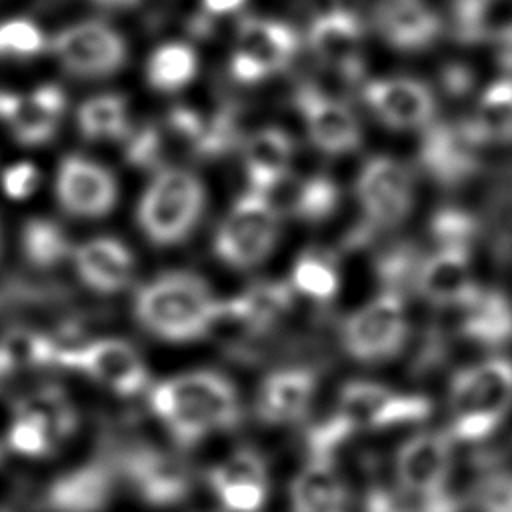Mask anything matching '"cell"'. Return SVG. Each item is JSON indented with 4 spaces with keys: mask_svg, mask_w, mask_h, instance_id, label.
Segmentation results:
<instances>
[{
    "mask_svg": "<svg viewBox=\"0 0 512 512\" xmlns=\"http://www.w3.org/2000/svg\"><path fill=\"white\" fill-rule=\"evenodd\" d=\"M150 408L182 448L232 430L242 418L234 382L214 370H192L150 386Z\"/></svg>",
    "mask_w": 512,
    "mask_h": 512,
    "instance_id": "6da1fadb",
    "label": "cell"
},
{
    "mask_svg": "<svg viewBox=\"0 0 512 512\" xmlns=\"http://www.w3.org/2000/svg\"><path fill=\"white\" fill-rule=\"evenodd\" d=\"M134 318L142 330L164 342H194L210 334L224 316L208 282L188 270H168L134 294Z\"/></svg>",
    "mask_w": 512,
    "mask_h": 512,
    "instance_id": "7a4b0ae2",
    "label": "cell"
},
{
    "mask_svg": "<svg viewBox=\"0 0 512 512\" xmlns=\"http://www.w3.org/2000/svg\"><path fill=\"white\" fill-rule=\"evenodd\" d=\"M512 410V360L490 356L454 372L448 386V434L456 442L490 438Z\"/></svg>",
    "mask_w": 512,
    "mask_h": 512,
    "instance_id": "3957f363",
    "label": "cell"
},
{
    "mask_svg": "<svg viewBox=\"0 0 512 512\" xmlns=\"http://www.w3.org/2000/svg\"><path fill=\"white\" fill-rule=\"evenodd\" d=\"M206 210V188L202 180L180 166H164L154 172L144 188L136 222L148 242L170 248L190 238Z\"/></svg>",
    "mask_w": 512,
    "mask_h": 512,
    "instance_id": "277c9868",
    "label": "cell"
},
{
    "mask_svg": "<svg viewBox=\"0 0 512 512\" xmlns=\"http://www.w3.org/2000/svg\"><path fill=\"white\" fill-rule=\"evenodd\" d=\"M280 210L268 194L246 190L234 200L214 234L216 258L236 270L262 264L276 248Z\"/></svg>",
    "mask_w": 512,
    "mask_h": 512,
    "instance_id": "5b68a950",
    "label": "cell"
},
{
    "mask_svg": "<svg viewBox=\"0 0 512 512\" xmlns=\"http://www.w3.org/2000/svg\"><path fill=\"white\" fill-rule=\"evenodd\" d=\"M344 352L362 364L394 360L408 342L404 296L382 290L378 296L348 314L340 328Z\"/></svg>",
    "mask_w": 512,
    "mask_h": 512,
    "instance_id": "8992f818",
    "label": "cell"
},
{
    "mask_svg": "<svg viewBox=\"0 0 512 512\" xmlns=\"http://www.w3.org/2000/svg\"><path fill=\"white\" fill-rule=\"evenodd\" d=\"M50 54L62 70L80 80L118 74L128 62V44L120 30L104 20H80L50 36Z\"/></svg>",
    "mask_w": 512,
    "mask_h": 512,
    "instance_id": "52a82bcc",
    "label": "cell"
},
{
    "mask_svg": "<svg viewBox=\"0 0 512 512\" xmlns=\"http://www.w3.org/2000/svg\"><path fill=\"white\" fill-rule=\"evenodd\" d=\"M298 52V34L282 20L246 16L236 26L230 76L240 84H258L290 66Z\"/></svg>",
    "mask_w": 512,
    "mask_h": 512,
    "instance_id": "ba28073f",
    "label": "cell"
},
{
    "mask_svg": "<svg viewBox=\"0 0 512 512\" xmlns=\"http://www.w3.org/2000/svg\"><path fill=\"white\" fill-rule=\"evenodd\" d=\"M356 200L364 222L374 228L402 224L416 202V180L412 170L392 156L368 158L356 176Z\"/></svg>",
    "mask_w": 512,
    "mask_h": 512,
    "instance_id": "9c48e42d",
    "label": "cell"
},
{
    "mask_svg": "<svg viewBox=\"0 0 512 512\" xmlns=\"http://www.w3.org/2000/svg\"><path fill=\"white\" fill-rule=\"evenodd\" d=\"M58 364L84 372L102 388L132 398L150 386L142 354L122 338H96L58 354Z\"/></svg>",
    "mask_w": 512,
    "mask_h": 512,
    "instance_id": "30bf717a",
    "label": "cell"
},
{
    "mask_svg": "<svg viewBox=\"0 0 512 512\" xmlns=\"http://www.w3.org/2000/svg\"><path fill=\"white\" fill-rule=\"evenodd\" d=\"M116 468L134 494L148 506H176L192 492V470L184 458L152 444L126 448Z\"/></svg>",
    "mask_w": 512,
    "mask_h": 512,
    "instance_id": "8fae6325",
    "label": "cell"
},
{
    "mask_svg": "<svg viewBox=\"0 0 512 512\" xmlns=\"http://www.w3.org/2000/svg\"><path fill=\"white\" fill-rule=\"evenodd\" d=\"M432 404L420 394H404L372 380H350L340 388L336 412L354 430H384L418 424L430 416Z\"/></svg>",
    "mask_w": 512,
    "mask_h": 512,
    "instance_id": "7c38bea8",
    "label": "cell"
},
{
    "mask_svg": "<svg viewBox=\"0 0 512 512\" xmlns=\"http://www.w3.org/2000/svg\"><path fill=\"white\" fill-rule=\"evenodd\" d=\"M294 106L310 142L324 154L344 156L362 142V128L352 108L316 84L304 82L294 92Z\"/></svg>",
    "mask_w": 512,
    "mask_h": 512,
    "instance_id": "4fadbf2b",
    "label": "cell"
},
{
    "mask_svg": "<svg viewBox=\"0 0 512 512\" xmlns=\"http://www.w3.org/2000/svg\"><path fill=\"white\" fill-rule=\"evenodd\" d=\"M366 108L392 130H424L434 122L436 96L410 76H384L362 84Z\"/></svg>",
    "mask_w": 512,
    "mask_h": 512,
    "instance_id": "5bb4252c",
    "label": "cell"
},
{
    "mask_svg": "<svg viewBox=\"0 0 512 512\" xmlns=\"http://www.w3.org/2000/svg\"><path fill=\"white\" fill-rule=\"evenodd\" d=\"M482 144L470 132L466 120L432 122L424 128L418 160L424 172L442 186H460L470 180L480 166Z\"/></svg>",
    "mask_w": 512,
    "mask_h": 512,
    "instance_id": "9a60e30c",
    "label": "cell"
},
{
    "mask_svg": "<svg viewBox=\"0 0 512 512\" xmlns=\"http://www.w3.org/2000/svg\"><path fill=\"white\" fill-rule=\"evenodd\" d=\"M56 200L74 218H102L116 206L118 184L114 174L92 158L68 154L56 170Z\"/></svg>",
    "mask_w": 512,
    "mask_h": 512,
    "instance_id": "2e32d148",
    "label": "cell"
},
{
    "mask_svg": "<svg viewBox=\"0 0 512 512\" xmlns=\"http://www.w3.org/2000/svg\"><path fill=\"white\" fill-rule=\"evenodd\" d=\"M66 114V92L46 82L26 94L0 90V122L22 146L48 144Z\"/></svg>",
    "mask_w": 512,
    "mask_h": 512,
    "instance_id": "e0dca14e",
    "label": "cell"
},
{
    "mask_svg": "<svg viewBox=\"0 0 512 512\" xmlns=\"http://www.w3.org/2000/svg\"><path fill=\"white\" fill-rule=\"evenodd\" d=\"M308 46L324 68L336 70L348 80H358L362 70L364 28L352 10L334 6L314 14L308 28Z\"/></svg>",
    "mask_w": 512,
    "mask_h": 512,
    "instance_id": "ac0fdd59",
    "label": "cell"
},
{
    "mask_svg": "<svg viewBox=\"0 0 512 512\" xmlns=\"http://www.w3.org/2000/svg\"><path fill=\"white\" fill-rule=\"evenodd\" d=\"M452 436L442 430H422L400 444L394 456V482L414 492L448 490L454 450Z\"/></svg>",
    "mask_w": 512,
    "mask_h": 512,
    "instance_id": "d6986e66",
    "label": "cell"
},
{
    "mask_svg": "<svg viewBox=\"0 0 512 512\" xmlns=\"http://www.w3.org/2000/svg\"><path fill=\"white\" fill-rule=\"evenodd\" d=\"M318 390V376L306 366H288L270 372L256 394V414L272 426L302 420Z\"/></svg>",
    "mask_w": 512,
    "mask_h": 512,
    "instance_id": "ffe728a7",
    "label": "cell"
},
{
    "mask_svg": "<svg viewBox=\"0 0 512 512\" xmlns=\"http://www.w3.org/2000/svg\"><path fill=\"white\" fill-rule=\"evenodd\" d=\"M78 278L98 294H116L130 286L136 260L130 248L112 236H96L72 252Z\"/></svg>",
    "mask_w": 512,
    "mask_h": 512,
    "instance_id": "44dd1931",
    "label": "cell"
},
{
    "mask_svg": "<svg viewBox=\"0 0 512 512\" xmlns=\"http://www.w3.org/2000/svg\"><path fill=\"white\" fill-rule=\"evenodd\" d=\"M374 28L392 48L420 52L438 40L442 22L422 0H384L374 8Z\"/></svg>",
    "mask_w": 512,
    "mask_h": 512,
    "instance_id": "7402d4cb",
    "label": "cell"
},
{
    "mask_svg": "<svg viewBox=\"0 0 512 512\" xmlns=\"http://www.w3.org/2000/svg\"><path fill=\"white\" fill-rule=\"evenodd\" d=\"M414 288L432 306L460 308L478 288L472 278L470 254L436 248L422 258Z\"/></svg>",
    "mask_w": 512,
    "mask_h": 512,
    "instance_id": "603a6c76",
    "label": "cell"
},
{
    "mask_svg": "<svg viewBox=\"0 0 512 512\" xmlns=\"http://www.w3.org/2000/svg\"><path fill=\"white\" fill-rule=\"evenodd\" d=\"M294 140L280 126H264L252 132L242 146V166L248 190L272 194L290 178Z\"/></svg>",
    "mask_w": 512,
    "mask_h": 512,
    "instance_id": "cb8c5ba5",
    "label": "cell"
},
{
    "mask_svg": "<svg viewBox=\"0 0 512 512\" xmlns=\"http://www.w3.org/2000/svg\"><path fill=\"white\" fill-rule=\"evenodd\" d=\"M114 466L94 460L58 476L46 494L54 512H102L114 494Z\"/></svg>",
    "mask_w": 512,
    "mask_h": 512,
    "instance_id": "d4e9b609",
    "label": "cell"
},
{
    "mask_svg": "<svg viewBox=\"0 0 512 512\" xmlns=\"http://www.w3.org/2000/svg\"><path fill=\"white\" fill-rule=\"evenodd\" d=\"M458 310V330L468 342L484 348L512 342V302L502 290L478 286Z\"/></svg>",
    "mask_w": 512,
    "mask_h": 512,
    "instance_id": "484cf974",
    "label": "cell"
},
{
    "mask_svg": "<svg viewBox=\"0 0 512 512\" xmlns=\"http://www.w3.org/2000/svg\"><path fill=\"white\" fill-rule=\"evenodd\" d=\"M290 512H348L350 492L330 460H306L288 488Z\"/></svg>",
    "mask_w": 512,
    "mask_h": 512,
    "instance_id": "4316f807",
    "label": "cell"
},
{
    "mask_svg": "<svg viewBox=\"0 0 512 512\" xmlns=\"http://www.w3.org/2000/svg\"><path fill=\"white\" fill-rule=\"evenodd\" d=\"M294 300V290L286 282L264 280L248 286L232 300H224V316L236 320L252 330L272 326L284 316Z\"/></svg>",
    "mask_w": 512,
    "mask_h": 512,
    "instance_id": "83f0119b",
    "label": "cell"
},
{
    "mask_svg": "<svg viewBox=\"0 0 512 512\" xmlns=\"http://www.w3.org/2000/svg\"><path fill=\"white\" fill-rule=\"evenodd\" d=\"M466 124L482 146L512 142V76L486 86Z\"/></svg>",
    "mask_w": 512,
    "mask_h": 512,
    "instance_id": "f1b7e54d",
    "label": "cell"
},
{
    "mask_svg": "<svg viewBox=\"0 0 512 512\" xmlns=\"http://www.w3.org/2000/svg\"><path fill=\"white\" fill-rule=\"evenodd\" d=\"M76 126L78 132L92 142L124 140L132 130L126 96L102 92L86 98L76 110Z\"/></svg>",
    "mask_w": 512,
    "mask_h": 512,
    "instance_id": "f546056e",
    "label": "cell"
},
{
    "mask_svg": "<svg viewBox=\"0 0 512 512\" xmlns=\"http://www.w3.org/2000/svg\"><path fill=\"white\" fill-rule=\"evenodd\" d=\"M362 512H460V500L448 490L414 492L394 484H372Z\"/></svg>",
    "mask_w": 512,
    "mask_h": 512,
    "instance_id": "4dcf8cb0",
    "label": "cell"
},
{
    "mask_svg": "<svg viewBox=\"0 0 512 512\" xmlns=\"http://www.w3.org/2000/svg\"><path fill=\"white\" fill-rule=\"evenodd\" d=\"M198 72L196 50L186 42H164L146 62V82L158 92H176L188 86Z\"/></svg>",
    "mask_w": 512,
    "mask_h": 512,
    "instance_id": "1f68e13d",
    "label": "cell"
},
{
    "mask_svg": "<svg viewBox=\"0 0 512 512\" xmlns=\"http://www.w3.org/2000/svg\"><path fill=\"white\" fill-rule=\"evenodd\" d=\"M20 250L24 260L38 270H52L70 256V238L64 228L50 218H30L20 230Z\"/></svg>",
    "mask_w": 512,
    "mask_h": 512,
    "instance_id": "d6a6232c",
    "label": "cell"
},
{
    "mask_svg": "<svg viewBox=\"0 0 512 512\" xmlns=\"http://www.w3.org/2000/svg\"><path fill=\"white\" fill-rule=\"evenodd\" d=\"M58 352L60 346L56 340L26 326L10 328L0 338V354L4 356L6 364L14 370V374L18 370H32L48 364H58Z\"/></svg>",
    "mask_w": 512,
    "mask_h": 512,
    "instance_id": "836d02e7",
    "label": "cell"
},
{
    "mask_svg": "<svg viewBox=\"0 0 512 512\" xmlns=\"http://www.w3.org/2000/svg\"><path fill=\"white\" fill-rule=\"evenodd\" d=\"M340 204V188L326 174H312L294 182L286 202L288 212L304 222H322L336 212Z\"/></svg>",
    "mask_w": 512,
    "mask_h": 512,
    "instance_id": "e575fe53",
    "label": "cell"
},
{
    "mask_svg": "<svg viewBox=\"0 0 512 512\" xmlns=\"http://www.w3.org/2000/svg\"><path fill=\"white\" fill-rule=\"evenodd\" d=\"M290 286L294 294L316 302H328L336 296L340 280L336 262L320 250H308L292 266Z\"/></svg>",
    "mask_w": 512,
    "mask_h": 512,
    "instance_id": "d590c367",
    "label": "cell"
},
{
    "mask_svg": "<svg viewBox=\"0 0 512 512\" xmlns=\"http://www.w3.org/2000/svg\"><path fill=\"white\" fill-rule=\"evenodd\" d=\"M6 442L14 452L22 456L40 458L50 454L60 440L42 412L24 404H16V414L8 428Z\"/></svg>",
    "mask_w": 512,
    "mask_h": 512,
    "instance_id": "8d00e7d4",
    "label": "cell"
},
{
    "mask_svg": "<svg viewBox=\"0 0 512 512\" xmlns=\"http://www.w3.org/2000/svg\"><path fill=\"white\" fill-rule=\"evenodd\" d=\"M50 52V36L30 18L16 16L0 22V60H34Z\"/></svg>",
    "mask_w": 512,
    "mask_h": 512,
    "instance_id": "74e56055",
    "label": "cell"
},
{
    "mask_svg": "<svg viewBox=\"0 0 512 512\" xmlns=\"http://www.w3.org/2000/svg\"><path fill=\"white\" fill-rule=\"evenodd\" d=\"M422 258L424 256L414 244L400 242L388 246L376 260V276L382 284V290L404 294L406 288H414Z\"/></svg>",
    "mask_w": 512,
    "mask_h": 512,
    "instance_id": "f35d334b",
    "label": "cell"
},
{
    "mask_svg": "<svg viewBox=\"0 0 512 512\" xmlns=\"http://www.w3.org/2000/svg\"><path fill=\"white\" fill-rule=\"evenodd\" d=\"M478 222L476 218L456 206H446L434 212L430 220V236L436 248L468 252L476 240Z\"/></svg>",
    "mask_w": 512,
    "mask_h": 512,
    "instance_id": "ab89813d",
    "label": "cell"
},
{
    "mask_svg": "<svg viewBox=\"0 0 512 512\" xmlns=\"http://www.w3.org/2000/svg\"><path fill=\"white\" fill-rule=\"evenodd\" d=\"M208 484L212 490L232 484H264L268 486V468L264 458L250 450L242 448L226 456L222 462L210 468Z\"/></svg>",
    "mask_w": 512,
    "mask_h": 512,
    "instance_id": "60d3db41",
    "label": "cell"
},
{
    "mask_svg": "<svg viewBox=\"0 0 512 512\" xmlns=\"http://www.w3.org/2000/svg\"><path fill=\"white\" fill-rule=\"evenodd\" d=\"M476 512H512V470H486L472 486Z\"/></svg>",
    "mask_w": 512,
    "mask_h": 512,
    "instance_id": "b9f144b4",
    "label": "cell"
},
{
    "mask_svg": "<svg viewBox=\"0 0 512 512\" xmlns=\"http://www.w3.org/2000/svg\"><path fill=\"white\" fill-rule=\"evenodd\" d=\"M498 0H452L456 22L466 36H478L482 32L484 18L492 4Z\"/></svg>",
    "mask_w": 512,
    "mask_h": 512,
    "instance_id": "7bdbcfd3",
    "label": "cell"
},
{
    "mask_svg": "<svg viewBox=\"0 0 512 512\" xmlns=\"http://www.w3.org/2000/svg\"><path fill=\"white\" fill-rule=\"evenodd\" d=\"M36 184H38V170L28 162L10 166L2 176V188L14 200L26 198L36 188Z\"/></svg>",
    "mask_w": 512,
    "mask_h": 512,
    "instance_id": "ee69618b",
    "label": "cell"
},
{
    "mask_svg": "<svg viewBox=\"0 0 512 512\" xmlns=\"http://www.w3.org/2000/svg\"><path fill=\"white\" fill-rule=\"evenodd\" d=\"M442 86L448 94H454V96H460L464 92L470 90L472 86V76L466 68H460V66H448L442 74Z\"/></svg>",
    "mask_w": 512,
    "mask_h": 512,
    "instance_id": "f6af8a7d",
    "label": "cell"
},
{
    "mask_svg": "<svg viewBox=\"0 0 512 512\" xmlns=\"http://www.w3.org/2000/svg\"><path fill=\"white\" fill-rule=\"evenodd\" d=\"M248 0H202V8L210 16H226L240 10Z\"/></svg>",
    "mask_w": 512,
    "mask_h": 512,
    "instance_id": "bcb514c9",
    "label": "cell"
},
{
    "mask_svg": "<svg viewBox=\"0 0 512 512\" xmlns=\"http://www.w3.org/2000/svg\"><path fill=\"white\" fill-rule=\"evenodd\" d=\"M88 2L108 10H128V8H134L140 0H88Z\"/></svg>",
    "mask_w": 512,
    "mask_h": 512,
    "instance_id": "7dc6e473",
    "label": "cell"
},
{
    "mask_svg": "<svg viewBox=\"0 0 512 512\" xmlns=\"http://www.w3.org/2000/svg\"><path fill=\"white\" fill-rule=\"evenodd\" d=\"M12 376H14V370L6 364L4 356L0 354V390L6 386V382H8Z\"/></svg>",
    "mask_w": 512,
    "mask_h": 512,
    "instance_id": "c3c4849f",
    "label": "cell"
},
{
    "mask_svg": "<svg viewBox=\"0 0 512 512\" xmlns=\"http://www.w3.org/2000/svg\"><path fill=\"white\" fill-rule=\"evenodd\" d=\"M0 246H2V234H0Z\"/></svg>",
    "mask_w": 512,
    "mask_h": 512,
    "instance_id": "681fc988",
    "label": "cell"
},
{
    "mask_svg": "<svg viewBox=\"0 0 512 512\" xmlns=\"http://www.w3.org/2000/svg\"><path fill=\"white\" fill-rule=\"evenodd\" d=\"M0 456H2V450H0Z\"/></svg>",
    "mask_w": 512,
    "mask_h": 512,
    "instance_id": "f907efd6",
    "label": "cell"
},
{
    "mask_svg": "<svg viewBox=\"0 0 512 512\" xmlns=\"http://www.w3.org/2000/svg\"><path fill=\"white\" fill-rule=\"evenodd\" d=\"M0 512H2V510H0Z\"/></svg>",
    "mask_w": 512,
    "mask_h": 512,
    "instance_id": "816d5d0a",
    "label": "cell"
}]
</instances>
